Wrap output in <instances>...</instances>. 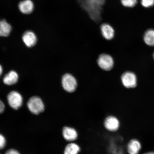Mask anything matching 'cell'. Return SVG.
<instances>
[{
  "label": "cell",
  "instance_id": "obj_1",
  "mask_svg": "<svg viewBox=\"0 0 154 154\" xmlns=\"http://www.w3.org/2000/svg\"><path fill=\"white\" fill-rule=\"evenodd\" d=\"M83 8L87 11L92 20L99 22L101 20L102 7L105 0H80Z\"/></svg>",
  "mask_w": 154,
  "mask_h": 154
},
{
  "label": "cell",
  "instance_id": "obj_2",
  "mask_svg": "<svg viewBox=\"0 0 154 154\" xmlns=\"http://www.w3.org/2000/svg\"><path fill=\"white\" fill-rule=\"evenodd\" d=\"M27 106L30 112L35 115H38L43 112L45 109L43 102L37 96H34L29 99Z\"/></svg>",
  "mask_w": 154,
  "mask_h": 154
},
{
  "label": "cell",
  "instance_id": "obj_3",
  "mask_svg": "<svg viewBox=\"0 0 154 154\" xmlns=\"http://www.w3.org/2000/svg\"><path fill=\"white\" fill-rule=\"evenodd\" d=\"M103 125L105 129L108 131L115 132L120 128V122L117 117L110 115L106 117L104 120Z\"/></svg>",
  "mask_w": 154,
  "mask_h": 154
},
{
  "label": "cell",
  "instance_id": "obj_4",
  "mask_svg": "<svg viewBox=\"0 0 154 154\" xmlns=\"http://www.w3.org/2000/svg\"><path fill=\"white\" fill-rule=\"evenodd\" d=\"M63 87L65 91L69 93H72L75 91L77 87V81L72 75L65 74L62 79Z\"/></svg>",
  "mask_w": 154,
  "mask_h": 154
},
{
  "label": "cell",
  "instance_id": "obj_5",
  "mask_svg": "<svg viewBox=\"0 0 154 154\" xmlns=\"http://www.w3.org/2000/svg\"><path fill=\"white\" fill-rule=\"evenodd\" d=\"M7 100L10 106L14 109H18L22 105V96L18 92L12 91L7 96Z\"/></svg>",
  "mask_w": 154,
  "mask_h": 154
},
{
  "label": "cell",
  "instance_id": "obj_6",
  "mask_svg": "<svg viewBox=\"0 0 154 154\" xmlns=\"http://www.w3.org/2000/svg\"><path fill=\"white\" fill-rule=\"evenodd\" d=\"M121 81L125 88H134L137 85V78L136 75L131 72H126L121 76Z\"/></svg>",
  "mask_w": 154,
  "mask_h": 154
},
{
  "label": "cell",
  "instance_id": "obj_7",
  "mask_svg": "<svg viewBox=\"0 0 154 154\" xmlns=\"http://www.w3.org/2000/svg\"><path fill=\"white\" fill-rule=\"evenodd\" d=\"M97 63L99 67L105 71L110 70L114 65L112 57L107 54L100 55L98 59Z\"/></svg>",
  "mask_w": 154,
  "mask_h": 154
},
{
  "label": "cell",
  "instance_id": "obj_8",
  "mask_svg": "<svg viewBox=\"0 0 154 154\" xmlns=\"http://www.w3.org/2000/svg\"><path fill=\"white\" fill-rule=\"evenodd\" d=\"M62 134L64 139L69 142L75 141L79 137L78 131L76 129L72 127L69 126L63 127Z\"/></svg>",
  "mask_w": 154,
  "mask_h": 154
},
{
  "label": "cell",
  "instance_id": "obj_9",
  "mask_svg": "<svg viewBox=\"0 0 154 154\" xmlns=\"http://www.w3.org/2000/svg\"><path fill=\"white\" fill-rule=\"evenodd\" d=\"M23 40L27 47H32L35 45L37 42V38L33 32L28 31L23 35Z\"/></svg>",
  "mask_w": 154,
  "mask_h": 154
},
{
  "label": "cell",
  "instance_id": "obj_10",
  "mask_svg": "<svg viewBox=\"0 0 154 154\" xmlns=\"http://www.w3.org/2000/svg\"><path fill=\"white\" fill-rule=\"evenodd\" d=\"M18 7L19 10L23 14H28L33 11L34 5L31 0H24L20 2Z\"/></svg>",
  "mask_w": 154,
  "mask_h": 154
},
{
  "label": "cell",
  "instance_id": "obj_11",
  "mask_svg": "<svg viewBox=\"0 0 154 154\" xmlns=\"http://www.w3.org/2000/svg\"><path fill=\"white\" fill-rule=\"evenodd\" d=\"M141 148L140 142L137 140L133 139L127 145V151L129 154H138Z\"/></svg>",
  "mask_w": 154,
  "mask_h": 154
},
{
  "label": "cell",
  "instance_id": "obj_12",
  "mask_svg": "<svg viewBox=\"0 0 154 154\" xmlns=\"http://www.w3.org/2000/svg\"><path fill=\"white\" fill-rule=\"evenodd\" d=\"M101 30L103 37L108 40H110L114 37L115 31L110 25L103 24L101 26Z\"/></svg>",
  "mask_w": 154,
  "mask_h": 154
},
{
  "label": "cell",
  "instance_id": "obj_13",
  "mask_svg": "<svg viewBox=\"0 0 154 154\" xmlns=\"http://www.w3.org/2000/svg\"><path fill=\"white\" fill-rule=\"evenodd\" d=\"M81 149L80 145L76 142H69L65 146L63 154H79Z\"/></svg>",
  "mask_w": 154,
  "mask_h": 154
},
{
  "label": "cell",
  "instance_id": "obj_14",
  "mask_svg": "<svg viewBox=\"0 0 154 154\" xmlns=\"http://www.w3.org/2000/svg\"><path fill=\"white\" fill-rule=\"evenodd\" d=\"M18 74L14 71H11L5 76L3 82L8 85H13L18 82Z\"/></svg>",
  "mask_w": 154,
  "mask_h": 154
},
{
  "label": "cell",
  "instance_id": "obj_15",
  "mask_svg": "<svg viewBox=\"0 0 154 154\" xmlns=\"http://www.w3.org/2000/svg\"><path fill=\"white\" fill-rule=\"evenodd\" d=\"M11 25L5 19L0 20V36L7 37L9 35L11 30Z\"/></svg>",
  "mask_w": 154,
  "mask_h": 154
},
{
  "label": "cell",
  "instance_id": "obj_16",
  "mask_svg": "<svg viewBox=\"0 0 154 154\" xmlns=\"http://www.w3.org/2000/svg\"><path fill=\"white\" fill-rule=\"evenodd\" d=\"M143 39L148 45L154 46V30L151 29L147 30L144 34Z\"/></svg>",
  "mask_w": 154,
  "mask_h": 154
},
{
  "label": "cell",
  "instance_id": "obj_17",
  "mask_svg": "<svg viewBox=\"0 0 154 154\" xmlns=\"http://www.w3.org/2000/svg\"><path fill=\"white\" fill-rule=\"evenodd\" d=\"M121 2L125 7H132L137 3V0H121Z\"/></svg>",
  "mask_w": 154,
  "mask_h": 154
},
{
  "label": "cell",
  "instance_id": "obj_18",
  "mask_svg": "<svg viewBox=\"0 0 154 154\" xmlns=\"http://www.w3.org/2000/svg\"><path fill=\"white\" fill-rule=\"evenodd\" d=\"M141 3L143 7H149L154 5V0H141Z\"/></svg>",
  "mask_w": 154,
  "mask_h": 154
},
{
  "label": "cell",
  "instance_id": "obj_19",
  "mask_svg": "<svg viewBox=\"0 0 154 154\" xmlns=\"http://www.w3.org/2000/svg\"><path fill=\"white\" fill-rule=\"evenodd\" d=\"M6 141L5 137L0 134V149H3L5 146Z\"/></svg>",
  "mask_w": 154,
  "mask_h": 154
},
{
  "label": "cell",
  "instance_id": "obj_20",
  "mask_svg": "<svg viewBox=\"0 0 154 154\" xmlns=\"http://www.w3.org/2000/svg\"><path fill=\"white\" fill-rule=\"evenodd\" d=\"M5 154H20V153L16 150L10 149L7 151Z\"/></svg>",
  "mask_w": 154,
  "mask_h": 154
},
{
  "label": "cell",
  "instance_id": "obj_21",
  "mask_svg": "<svg viewBox=\"0 0 154 154\" xmlns=\"http://www.w3.org/2000/svg\"><path fill=\"white\" fill-rule=\"evenodd\" d=\"M5 109V105L3 102L0 100V113H2Z\"/></svg>",
  "mask_w": 154,
  "mask_h": 154
},
{
  "label": "cell",
  "instance_id": "obj_22",
  "mask_svg": "<svg viewBox=\"0 0 154 154\" xmlns=\"http://www.w3.org/2000/svg\"><path fill=\"white\" fill-rule=\"evenodd\" d=\"M3 72V68L1 65H0V76L1 75Z\"/></svg>",
  "mask_w": 154,
  "mask_h": 154
},
{
  "label": "cell",
  "instance_id": "obj_23",
  "mask_svg": "<svg viewBox=\"0 0 154 154\" xmlns=\"http://www.w3.org/2000/svg\"><path fill=\"white\" fill-rule=\"evenodd\" d=\"M144 154H154V152H147Z\"/></svg>",
  "mask_w": 154,
  "mask_h": 154
},
{
  "label": "cell",
  "instance_id": "obj_24",
  "mask_svg": "<svg viewBox=\"0 0 154 154\" xmlns=\"http://www.w3.org/2000/svg\"><path fill=\"white\" fill-rule=\"evenodd\" d=\"M153 57H154V54H153Z\"/></svg>",
  "mask_w": 154,
  "mask_h": 154
}]
</instances>
